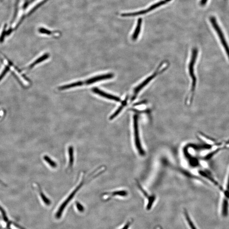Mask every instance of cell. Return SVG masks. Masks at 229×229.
I'll return each mask as SVG.
<instances>
[{
    "mask_svg": "<svg viewBox=\"0 0 229 229\" xmlns=\"http://www.w3.org/2000/svg\"><path fill=\"white\" fill-rule=\"evenodd\" d=\"M226 145H229V140H228L227 142H226Z\"/></svg>",
    "mask_w": 229,
    "mask_h": 229,
    "instance_id": "83f0119b",
    "label": "cell"
},
{
    "mask_svg": "<svg viewBox=\"0 0 229 229\" xmlns=\"http://www.w3.org/2000/svg\"><path fill=\"white\" fill-rule=\"evenodd\" d=\"M113 77L114 74L113 73H107V74L102 75L96 76V77H93L91 78V79H87L85 82V83L87 85H90V84H93L94 83L100 81L112 79Z\"/></svg>",
    "mask_w": 229,
    "mask_h": 229,
    "instance_id": "52a82bcc",
    "label": "cell"
},
{
    "mask_svg": "<svg viewBox=\"0 0 229 229\" xmlns=\"http://www.w3.org/2000/svg\"><path fill=\"white\" fill-rule=\"evenodd\" d=\"M127 100L128 98L127 97L124 101L122 102V105H121V106L120 107L118 108L117 110H116V111L111 116H110V120H113L114 118H116V117H117V116H118V115L122 111V110H123V108H124V107L126 105Z\"/></svg>",
    "mask_w": 229,
    "mask_h": 229,
    "instance_id": "4fadbf2b",
    "label": "cell"
},
{
    "mask_svg": "<svg viewBox=\"0 0 229 229\" xmlns=\"http://www.w3.org/2000/svg\"><path fill=\"white\" fill-rule=\"evenodd\" d=\"M166 62H162V63L160 64V66L157 67V69L155 71V72L153 74H152L151 75L149 76L148 78H147V79H145L138 86L135 87V88L134 90L132 97L131 98L132 101H134V100L136 99V97L138 95V93L140 92V91H142L145 87L147 86L155 77L158 75L159 74H161V73H162V72H164L167 69V67H168V64H167V65H166V66H164Z\"/></svg>",
    "mask_w": 229,
    "mask_h": 229,
    "instance_id": "6da1fadb",
    "label": "cell"
},
{
    "mask_svg": "<svg viewBox=\"0 0 229 229\" xmlns=\"http://www.w3.org/2000/svg\"><path fill=\"white\" fill-rule=\"evenodd\" d=\"M156 197L154 195L151 196L148 199V204L147 206V210H150L153 205L154 202H155Z\"/></svg>",
    "mask_w": 229,
    "mask_h": 229,
    "instance_id": "ffe728a7",
    "label": "cell"
},
{
    "mask_svg": "<svg viewBox=\"0 0 229 229\" xmlns=\"http://www.w3.org/2000/svg\"><path fill=\"white\" fill-rule=\"evenodd\" d=\"M198 50L197 48H194L192 50V56H191V60L190 61L189 66H188V72L190 77H191L192 80V89L191 91V102H192L193 99V93L195 91L196 86L197 84V79L194 73V67L197 57Z\"/></svg>",
    "mask_w": 229,
    "mask_h": 229,
    "instance_id": "7a4b0ae2",
    "label": "cell"
},
{
    "mask_svg": "<svg viewBox=\"0 0 229 229\" xmlns=\"http://www.w3.org/2000/svg\"><path fill=\"white\" fill-rule=\"evenodd\" d=\"M7 227L9 228L10 229H24L21 227L19 225H17L16 224L13 222L9 223Z\"/></svg>",
    "mask_w": 229,
    "mask_h": 229,
    "instance_id": "603a6c76",
    "label": "cell"
},
{
    "mask_svg": "<svg viewBox=\"0 0 229 229\" xmlns=\"http://www.w3.org/2000/svg\"><path fill=\"white\" fill-rule=\"evenodd\" d=\"M172 0H162L157 2V3H155L153 5H152L150 7L147 8V9H144V10L136 12H130V13H124L121 14V16L123 17H133L137 16V15H144L151 11L154 10L156 8L159 7L161 6L166 4V3H168Z\"/></svg>",
    "mask_w": 229,
    "mask_h": 229,
    "instance_id": "8992f818",
    "label": "cell"
},
{
    "mask_svg": "<svg viewBox=\"0 0 229 229\" xmlns=\"http://www.w3.org/2000/svg\"><path fill=\"white\" fill-rule=\"evenodd\" d=\"M86 179H83L80 182V183H79V184L77 186L75 189L72 192V193L69 195V196L67 197V198L65 200V201L60 205V207H59L57 211L56 214V217L57 219H60V217H61L62 215V213L63 212L64 209L66 208V206L68 205L69 203L73 199V198L77 194V193L79 192V190L83 186L85 182H86Z\"/></svg>",
    "mask_w": 229,
    "mask_h": 229,
    "instance_id": "3957f363",
    "label": "cell"
},
{
    "mask_svg": "<svg viewBox=\"0 0 229 229\" xmlns=\"http://www.w3.org/2000/svg\"><path fill=\"white\" fill-rule=\"evenodd\" d=\"M138 116L136 114L133 117V128L134 141L137 151L140 155H144L145 154L144 150L142 147L141 141H140L139 131L138 129Z\"/></svg>",
    "mask_w": 229,
    "mask_h": 229,
    "instance_id": "5b68a950",
    "label": "cell"
},
{
    "mask_svg": "<svg viewBox=\"0 0 229 229\" xmlns=\"http://www.w3.org/2000/svg\"><path fill=\"white\" fill-rule=\"evenodd\" d=\"M199 173H200V174H201L202 176L206 178H207L208 179V180H210L212 183H213L216 186H217V187H219L221 190H222V187H220V185H219L218 182L216 181V180H215L214 178H213L212 176L210 175V174H209L208 173L204 171H200L199 172Z\"/></svg>",
    "mask_w": 229,
    "mask_h": 229,
    "instance_id": "8fae6325",
    "label": "cell"
},
{
    "mask_svg": "<svg viewBox=\"0 0 229 229\" xmlns=\"http://www.w3.org/2000/svg\"><path fill=\"white\" fill-rule=\"evenodd\" d=\"M92 91L94 93L97 94L101 96V97L107 98L108 99L111 100H113L117 102H121L120 98H118V97L112 95L110 94L106 93V92L101 91V90L97 88V87L93 88L92 89Z\"/></svg>",
    "mask_w": 229,
    "mask_h": 229,
    "instance_id": "ba28073f",
    "label": "cell"
},
{
    "mask_svg": "<svg viewBox=\"0 0 229 229\" xmlns=\"http://www.w3.org/2000/svg\"><path fill=\"white\" fill-rule=\"evenodd\" d=\"M229 209V202L227 199H224L222 203V213L224 217H226L228 215Z\"/></svg>",
    "mask_w": 229,
    "mask_h": 229,
    "instance_id": "9a60e30c",
    "label": "cell"
},
{
    "mask_svg": "<svg viewBox=\"0 0 229 229\" xmlns=\"http://www.w3.org/2000/svg\"><path fill=\"white\" fill-rule=\"evenodd\" d=\"M184 214L185 218H186V221H187V223H188V225H189L191 229H197L195 225H194V224H193V222L192 221L191 218H190L189 215H188V213H187V211H186V210H185L184 211Z\"/></svg>",
    "mask_w": 229,
    "mask_h": 229,
    "instance_id": "ac0fdd59",
    "label": "cell"
},
{
    "mask_svg": "<svg viewBox=\"0 0 229 229\" xmlns=\"http://www.w3.org/2000/svg\"><path fill=\"white\" fill-rule=\"evenodd\" d=\"M49 57V54H48V53H46V54H43V55L42 56L38 58L33 63H32L30 66H28V67L22 69V70H31V69L33 67L36 66V65H37L38 64L40 63V62H42V61L46 60V59H48Z\"/></svg>",
    "mask_w": 229,
    "mask_h": 229,
    "instance_id": "9c48e42d",
    "label": "cell"
},
{
    "mask_svg": "<svg viewBox=\"0 0 229 229\" xmlns=\"http://www.w3.org/2000/svg\"><path fill=\"white\" fill-rule=\"evenodd\" d=\"M83 84L84 82H76L72 83L60 87H59V89L62 90H62L69 89L72 88L82 86V85H83Z\"/></svg>",
    "mask_w": 229,
    "mask_h": 229,
    "instance_id": "7c38bea8",
    "label": "cell"
},
{
    "mask_svg": "<svg viewBox=\"0 0 229 229\" xmlns=\"http://www.w3.org/2000/svg\"><path fill=\"white\" fill-rule=\"evenodd\" d=\"M112 196H119L125 197L127 195V192L125 191H115L110 193Z\"/></svg>",
    "mask_w": 229,
    "mask_h": 229,
    "instance_id": "44dd1931",
    "label": "cell"
},
{
    "mask_svg": "<svg viewBox=\"0 0 229 229\" xmlns=\"http://www.w3.org/2000/svg\"><path fill=\"white\" fill-rule=\"evenodd\" d=\"M39 32L41 34H47V35H55V32H54L51 31L48 29L43 28H40L39 29Z\"/></svg>",
    "mask_w": 229,
    "mask_h": 229,
    "instance_id": "7402d4cb",
    "label": "cell"
},
{
    "mask_svg": "<svg viewBox=\"0 0 229 229\" xmlns=\"http://www.w3.org/2000/svg\"><path fill=\"white\" fill-rule=\"evenodd\" d=\"M210 21L213 28L215 30L216 32L218 34L221 42L223 47L225 48V52H226V54H227L229 59V46L227 42L225 35H224L221 28L219 27L218 22H217V19H216L215 17L211 16L210 17Z\"/></svg>",
    "mask_w": 229,
    "mask_h": 229,
    "instance_id": "277c9868",
    "label": "cell"
},
{
    "mask_svg": "<svg viewBox=\"0 0 229 229\" xmlns=\"http://www.w3.org/2000/svg\"><path fill=\"white\" fill-rule=\"evenodd\" d=\"M0 215L3 218V220L5 222H8V217L6 211H5L4 209L2 207V206L0 205Z\"/></svg>",
    "mask_w": 229,
    "mask_h": 229,
    "instance_id": "d6986e66",
    "label": "cell"
},
{
    "mask_svg": "<svg viewBox=\"0 0 229 229\" xmlns=\"http://www.w3.org/2000/svg\"><path fill=\"white\" fill-rule=\"evenodd\" d=\"M38 188L37 190H38L39 195H40V198H41L42 201L47 206H49L50 205H51V203H52L50 200L45 195L44 193L42 192L41 188H40V187L39 186H38Z\"/></svg>",
    "mask_w": 229,
    "mask_h": 229,
    "instance_id": "5bb4252c",
    "label": "cell"
},
{
    "mask_svg": "<svg viewBox=\"0 0 229 229\" xmlns=\"http://www.w3.org/2000/svg\"><path fill=\"white\" fill-rule=\"evenodd\" d=\"M69 155V168H72L74 162V157H73V148L72 146H70L68 148Z\"/></svg>",
    "mask_w": 229,
    "mask_h": 229,
    "instance_id": "2e32d148",
    "label": "cell"
},
{
    "mask_svg": "<svg viewBox=\"0 0 229 229\" xmlns=\"http://www.w3.org/2000/svg\"><path fill=\"white\" fill-rule=\"evenodd\" d=\"M142 19L139 18L138 21H137V26H136L135 31L133 33L132 37V39L134 41L137 40V38L138 37L140 32H141V28H142Z\"/></svg>",
    "mask_w": 229,
    "mask_h": 229,
    "instance_id": "30bf717a",
    "label": "cell"
},
{
    "mask_svg": "<svg viewBox=\"0 0 229 229\" xmlns=\"http://www.w3.org/2000/svg\"><path fill=\"white\" fill-rule=\"evenodd\" d=\"M226 191L229 192V174L228 175V177L227 183Z\"/></svg>",
    "mask_w": 229,
    "mask_h": 229,
    "instance_id": "4316f807",
    "label": "cell"
},
{
    "mask_svg": "<svg viewBox=\"0 0 229 229\" xmlns=\"http://www.w3.org/2000/svg\"><path fill=\"white\" fill-rule=\"evenodd\" d=\"M43 160L47 162V164L50 166V167H52V168H55L57 167V164L56 162H54L53 160L51 159L47 155H44L43 157Z\"/></svg>",
    "mask_w": 229,
    "mask_h": 229,
    "instance_id": "e0dca14e",
    "label": "cell"
},
{
    "mask_svg": "<svg viewBox=\"0 0 229 229\" xmlns=\"http://www.w3.org/2000/svg\"><path fill=\"white\" fill-rule=\"evenodd\" d=\"M76 205L77 209V210L79 211V212H84V210H85V208H84L83 206L79 202H76Z\"/></svg>",
    "mask_w": 229,
    "mask_h": 229,
    "instance_id": "d4e9b609",
    "label": "cell"
},
{
    "mask_svg": "<svg viewBox=\"0 0 229 229\" xmlns=\"http://www.w3.org/2000/svg\"><path fill=\"white\" fill-rule=\"evenodd\" d=\"M132 220L129 221H128L127 222V224L124 225V227L121 229H129V228L130 227V225H131L132 223Z\"/></svg>",
    "mask_w": 229,
    "mask_h": 229,
    "instance_id": "484cf974",
    "label": "cell"
},
{
    "mask_svg": "<svg viewBox=\"0 0 229 229\" xmlns=\"http://www.w3.org/2000/svg\"><path fill=\"white\" fill-rule=\"evenodd\" d=\"M7 25H5L4 26V28H3V31H2V34H1V36H0V42H3L4 41L5 37L7 35L6 31V28Z\"/></svg>",
    "mask_w": 229,
    "mask_h": 229,
    "instance_id": "cb8c5ba5",
    "label": "cell"
}]
</instances>
